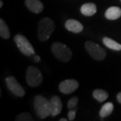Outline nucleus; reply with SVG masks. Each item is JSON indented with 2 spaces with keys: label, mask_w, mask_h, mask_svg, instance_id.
I'll use <instances>...</instances> for the list:
<instances>
[{
  "label": "nucleus",
  "mask_w": 121,
  "mask_h": 121,
  "mask_svg": "<svg viewBox=\"0 0 121 121\" xmlns=\"http://www.w3.org/2000/svg\"><path fill=\"white\" fill-rule=\"evenodd\" d=\"M120 1H121V0H120Z\"/></svg>",
  "instance_id": "obj_25"
},
{
  "label": "nucleus",
  "mask_w": 121,
  "mask_h": 121,
  "mask_svg": "<svg viewBox=\"0 0 121 121\" xmlns=\"http://www.w3.org/2000/svg\"><path fill=\"white\" fill-rule=\"evenodd\" d=\"M2 6H3V2H2V1L1 0V1H0V7H2Z\"/></svg>",
  "instance_id": "obj_24"
},
{
  "label": "nucleus",
  "mask_w": 121,
  "mask_h": 121,
  "mask_svg": "<svg viewBox=\"0 0 121 121\" xmlns=\"http://www.w3.org/2000/svg\"><path fill=\"white\" fill-rule=\"evenodd\" d=\"M117 101L121 104V92H120V93L117 94Z\"/></svg>",
  "instance_id": "obj_22"
},
{
  "label": "nucleus",
  "mask_w": 121,
  "mask_h": 121,
  "mask_svg": "<svg viewBox=\"0 0 121 121\" xmlns=\"http://www.w3.org/2000/svg\"><path fill=\"white\" fill-rule=\"evenodd\" d=\"M50 105H51V116L56 117L60 114L62 109V103L58 96H54L50 99Z\"/></svg>",
  "instance_id": "obj_9"
},
{
  "label": "nucleus",
  "mask_w": 121,
  "mask_h": 121,
  "mask_svg": "<svg viewBox=\"0 0 121 121\" xmlns=\"http://www.w3.org/2000/svg\"><path fill=\"white\" fill-rule=\"evenodd\" d=\"M0 35L3 39H9L10 36L9 29L3 19H0Z\"/></svg>",
  "instance_id": "obj_17"
},
{
  "label": "nucleus",
  "mask_w": 121,
  "mask_h": 121,
  "mask_svg": "<svg viewBox=\"0 0 121 121\" xmlns=\"http://www.w3.org/2000/svg\"><path fill=\"white\" fill-rule=\"evenodd\" d=\"M80 11L84 16L91 17L96 13L97 6L94 3H85L81 6Z\"/></svg>",
  "instance_id": "obj_13"
},
{
  "label": "nucleus",
  "mask_w": 121,
  "mask_h": 121,
  "mask_svg": "<svg viewBox=\"0 0 121 121\" xmlns=\"http://www.w3.org/2000/svg\"><path fill=\"white\" fill-rule=\"evenodd\" d=\"M14 41H15L17 46L19 48L20 51L25 54V56H31L35 54V50L31 44L30 42L22 35H17L14 36Z\"/></svg>",
  "instance_id": "obj_5"
},
{
  "label": "nucleus",
  "mask_w": 121,
  "mask_h": 121,
  "mask_svg": "<svg viewBox=\"0 0 121 121\" xmlns=\"http://www.w3.org/2000/svg\"><path fill=\"white\" fill-rule=\"evenodd\" d=\"M17 121H32L33 119L31 118V115L28 112H23L19 114L15 119Z\"/></svg>",
  "instance_id": "obj_18"
},
{
  "label": "nucleus",
  "mask_w": 121,
  "mask_h": 121,
  "mask_svg": "<svg viewBox=\"0 0 121 121\" xmlns=\"http://www.w3.org/2000/svg\"><path fill=\"white\" fill-rule=\"evenodd\" d=\"M34 106L38 117L41 119H45L49 116H51L50 101H48L44 97L36 96L34 101Z\"/></svg>",
  "instance_id": "obj_1"
},
{
  "label": "nucleus",
  "mask_w": 121,
  "mask_h": 121,
  "mask_svg": "<svg viewBox=\"0 0 121 121\" xmlns=\"http://www.w3.org/2000/svg\"><path fill=\"white\" fill-rule=\"evenodd\" d=\"M85 48L89 53V54L94 59L97 60H102L105 58V50L103 48H101L98 44H97V43L91 42V41H87L85 43Z\"/></svg>",
  "instance_id": "obj_6"
},
{
  "label": "nucleus",
  "mask_w": 121,
  "mask_h": 121,
  "mask_svg": "<svg viewBox=\"0 0 121 121\" xmlns=\"http://www.w3.org/2000/svg\"><path fill=\"white\" fill-rule=\"evenodd\" d=\"M43 75L38 68L35 66H29L26 72V80L30 86L35 87L39 86L43 82Z\"/></svg>",
  "instance_id": "obj_4"
},
{
  "label": "nucleus",
  "mask_w": 121,
  "mask_h": 121,
  "mask_svg": "<svg viewBox=\"0 0 121 121\" xmlns=\"http://www.w3.org/2000/svg\"><path fill=\"white\" fill-rule=\"evenodd\" d=\"M93 97L99 102H102L108 98V94L105 91L101 90V89H97L93 92Z\"/></svg>",
  "instance_id": "obj_16"
},
{
  "label": "nucleus",
  "mask_w": 121,
  "mask_h": 121,
  "mask_svg": "<svg viewBox=\"0 0 121 121\" xmlns=\"http://www.w3.org/2000/svg\"><path fill=\"white\" fill-rule=\"evenodd\" d=\"M6 86L9 91L17 97H23L25 94V91L17 80L13 76H9L6 79Z\"/></svg>",
  "instance_id": "obj_7"
},
{
  "label": "nucleus",
  "mask_w": 121,
  "mask_h": 121,
  "mask_svg": "<svg viewBox=\"0 0 121 121\" xmlns=\"http://www.w3.org/2000/svg\"><path fill=\"white\" fill-rule=\"evenodd\" d=\"M76 109H71L68 113V118H69V120H74L75 117H76Z\"/></svg>",
  "instance_id": "obj_20"
},
{
  "label": "nucleus",
  "mask_w": 121,
  "mask_h": 121,
  "mask_svg": "<svg viewBox=\"0 0 121 121\" xmlns=\"http://www.w3.org/2000/svg\"><path fill=\"white\" fill-rule=\"evenodd\" d=\"M79 87V83L76 79H65L59 84V90L63 94H69Z\"/></svg>",
  "instance_id": "obj_8"
},
{
  "label": "nucleus",
  "mask_w": 121,
  "mask_h": 121,
  "mask_svg": "<svg viewBox=\"0 0 121 121\" xmlns=\"http://www.w3.org/2000/svg\"><path fill=\"white\" fill-rule=\"evenodd\" d=\"M65 28L69 31L74 33H79L83 30V25L78 21L73 19H69L65 22Z\"/></svg>",
  "instance_id": "obj_10"
},
{
  "label": "nucleus",
  "mask_w": 121,
  "mask_h": 121,
  "mask_svg": "<svg viewBox=\"0 0 121 121\" xmlns=\"http://www.w3.org/2000/svg\"><path fill=\"white\" fill-rule=\"evenodd\" d=\"M105 17L108 20H117L121 17V9L118 6H111L105 13Z\"/></svg>",
  "instance_id": "obj_12"
},
{
  "label": "nucleus",
  "mask_w": 121,
  "mask_h": 121,
  "mask_svg": "<svg viewBox=\"0 0 121 121\" xmlns=\"http://www.w3.org/2000/svg\"><path fill=\"white\" fill-rule=\"evenodd\" d=\"M34 60H35V62H39L40 61V57L38 56V55H35L34 56Z\"/></svg>",
  "instance_id": "obj_21"
},
{
  "label": "nucleus",
  "mask_w": 121,
  "mask_h": 121,
  "mask_svg": "<svg viewBox=\"0 0 121 121\" xmlns=\"http://www.w3.org/2000/svg\"><path fill=\"white\" fill-rule=\"evenodd\" d=\"M51 50L53 54L57 59L63 62H68L71 60L72 57V53L69 47L61 43L56 42L52 45Z\"/></svg>",
  "instance_id": "obj_3"
},
{
  "label": "nucleus",
  "mask_w": 121,
  "mask_h": 121,
  "mask_svg": "<svg viewBox=\"0 0 121 121\" xmlns=\"http://www.w3.org/2000/svg\"><path fill=\"white\" fill-rule=\"evenodd\" d=\"M55 25L51 19L44 17L39 22L38 25V38L39 41H46L50 38L54 30Z\"/></svg>",
  "instance_id": "obj_2"
},
{
  "label": "nucleus",
  "mask_w": 121,
  "mask_h": 121,
  "mask_svg": "<svg viewBox=\"0 0 121 121\" xmlns=\"http://www.w3.org/2000/svg\"><path fill=\"white\" fill-rule=\"evenodd\" d=\"M25 5L30 11L39 13L43 10V4L39 0H25Z\"/></svg>",
  "instance_id": "obj_11"
},
{
  "label": "nucleus",
  "mask_w": 121,
  "mask_h": 121,
  "mask_svg": "<svg viewBox=\"0 0 121 121\" xmlns=\"http://www.w3.org/2000/svg\"><path fill=\"white\" fill-rule=\"evenodd\" d=\"M60 121H67V119L66 118H61V119H60Z\"/></svg>",
  "instance_id": "obj_23"
},
{
  "label": "nucleus",
  "mask_w": 121,
  "mask_h": 121,
  "mask_svg": "<svg viewBox=\"0 0 121 121\" xmlns=\"http://www.w3.org/2000/svg\"><path fill=\"white\" fill-rule=\"evenodd\" d=\"M78 101H79V98H77V97H73V98H72L69 101V102H68V108H69V109L74 108L77 105V104H78Z\"/></svg>",
  "instance_id": "obj_19"
},
{
  "label": "nucleus",
  "mask_w": 121,
  "mask_h": 121,
  "mask_svg": "<svg viewBox=\"0 0 121 121\" xmlns=\"http://www.w3.org/2000/svg\"><path fill=\"white\" fill-rule=\"evenodd\" d=\"M103 43L108 48H109V49H111V50H117V51L121 50V44H120L119 43L116 42L115 40H113L110 38H108V37L104 38L103 39Z\"/></svg>",
  "instance_id": "obj_14"
},
{
  "label": "nucleus",
  "mask_w": 121,
  "mask_h": 121,
  "mask_svg": "<svg viewBox=\"0 0 121 121\" xmlns=\"http://www.w3.org/2000/svg\"><path fill=\"white\" fill-rule=\"evenodd\" d=\"M113 111V104L111 102H107L101 107L100 110V117L101 118L107 117L108 116H109Z\"/></svg>",
  "instance_id": "obj_15"
}]
</instances>
